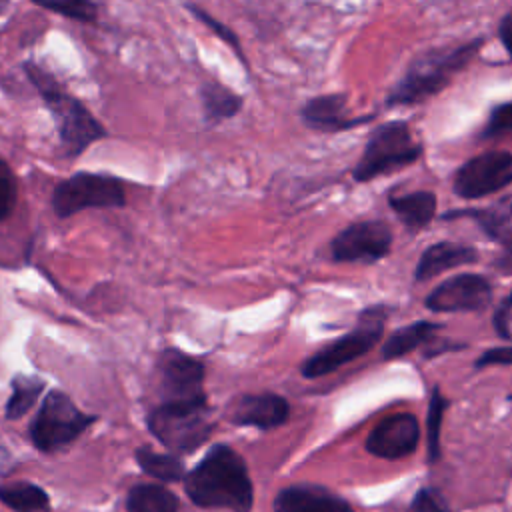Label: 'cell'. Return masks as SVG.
<instances>
[{
	"mask_svg": "<svg viewBox=\"0 0 512 512\" xmlns=\"http://www.w3.org/2000/svg\"><path fill=\"white\" fill-rule=\"evenodd\" d=\"M36 6L56 12L64 18L82 22V24H94L100 14L102 0H30Z\"/></svg>",
	"mask_w": 512,
	"mask_h": 512,
	"instance_id": "cell-25",
	"label": "cell"
},
{
	"mask_svg": "<svg viewBox=\"0 0 512 512\" xmlns=\"http://www.w3.org/2000/svg\"><path fill=\"white\" fill-rule=\"evenodd\" d=\"M42 386H44V382L40 378L24 376V374L14 376L12 396L6 402V418L16 420V418L24 416L34 406V402L38 400Z\"/></svg>",
	"mask_w": 512,
	"mask_h": 512,
	"instance_id": "cell-24",
	"label": "cell"
},
{
	"mask_svg": "<svg viewBox=\"0 0 512 512\" xmlns=\"http://www.w3.org/2000/svg\"><path fill=\"white\" fill-rule=\"evenodd\" d=\"M198 94H200L204 118L212 124L234 118L244 106V100L238 92L230 90L228 86H224L216 80H204L200 84Z\"/></svg>",
	"mask_w": 512,
	"mask_h": 512,
	"instance_id": "cell-18",
	"label": "cell"
},
{
	"mask_svg": "<svg viewBox=\"0 0 512 512\" xmlns=\"http://www.w3.org/2000/svg\"><path fill=\"white\" fill-rule=\"evenodd\" d=\"M448 406V400L440 394L438 388L432 390L430 404H428V458L430 462H436L440 458V424L444 410Z\"/></svg>",
	"mask_w": 512,
	"mask_h": 512,
	"instance_id": "cell-26",
	"label": "cell"
},
{
	"mask_svg": "<svg viewBox=\"0 0 512 512\" xmlns=\"http://www.w3.org/2000/svg\"><path fill=\"white\" fill-rule=\"evenodd\" d=\"M436 330H438V324H432V322H426V320L408 324V326L400 328L398 332H394V334L384 342V346H382V356H384L386 360L404 356V354L412 352L414 348L422 346L424 342H428V340L434 336Z\"/></svg>",
	"mask_w": 512,
	"mask_h": 512,
	"instance_id": "cell-21",
	"label": "cell"
},
{
	"mask_svg": "<svg viewBox=\"0 0 512 512\" xmlns=\"http://www.w3.org/2000/svg\"><path fill=\"white\" fill-rule=\"evenodd\" d=\"M126 204L124 184L110 174L76 172L62 180L52 192V208L68 218L86 208H120Z\"/></svg>",
	"mask_w": 512,
	"mask_h": 512,
	"instance_id": "cell-6",
	"label": "cell"
},
{
	"mask_svg": "<svg viewBox=\"0 0 512 512\" xmlns=\"http://www.w3.org/2000/svg\"><path fill=\"white\" fill-rule=\"evenodd\" d=\"M274 512H354L346 500L324 486L296 484L274 498Z\"/></svg>",
	"mask_w": 512,
	"mask_h": 512,
	"instance_id": "cell-15",
	"label": "cell"
},
{
	"mask_svg": "<svg viewBox=\"0 0 512 512\" xmlns=\"http://www.w3.org/2000/svg\"><path fill=\"white\" fill-rule=\"evenodd\" d=\"M512 182V152L488 150L464 162L454 176V192L474 200L494 194Z\"/></svg>",
	"mask_w": 512,
	"mask_h": 512,
	"instance_id": "cell-9",
	"label": "cell"
},
{
	"mask_svg": "<svg viewBox=\"0 0 512 512\" xmlns=\"http://www.w3.org/2000/svg\"><path fill=\"white\" fill-rule=\"evenodd\" d=\"M0 500L16 512H46L50 508L48 494L32 482H8L0 486Z\"/></svg>",
	"mask_w": 512,
	"mask_h": 512,
	"instance_id": "cell-20",
	"label": "cell"
},
{
	"mask_svg": "<svg viewBox=\"0 0 512 512\" xmlns=\"http://www.w3.org/2000/svg\"><path fill=\"white\" fill-rule=\"evenodd\" d=\"M390 208L408 228H422L426 226L436 212V194L428 190L398 194L388 198Z\"/></svg>",
	"mask_w": 512,
	"mask_h": 512,
	"instance_id": "cell-19",
	"label": "cell"
},
{
	"mask_svg": "<svg viewBox=\"0 0 512 512\" xmlns=\"http://www.w3.org/2000/svg\"><path fill=\"white\" fill-rule=\"evenodd\" d=\"M22 68L52 114L66 156L74 158L82 154L90 144L108 134L100 120L74 94L64 90V86L44 66L26 60Z\"/></svg>",
	"mask_w": 512,
	"mask_h": 512,
	"instance_id": "cell-2",
	"label": "cell"
},
{
	"mask_svg": "<svg viewBox=\"0 0 512 512\" xmlns=\"http://www.w3.org/2000/svg\"><path fill=\"white\" fill-rule=\"evenodd\" d=\"M494 328L504 340H512V292L494 314Z\"/></svg>",
	"mask_w": 512,
	"mask_h": 512,
	"instance_id": "cell-31",
	"label": "cell"
},
{
	"mask_svg": "<svg viewBox=\"0 0 512 512\" xmlns=\"http://www.w3.org/2000/svg\"><path fill=\"white\" fill-rule=\"evenodd\" d=\"M126 506L128 512H176L178 498L164 486L138 484L130 490Z\"/></svg>",
	"mask_w": 512,
	"mask_h": 512,
	"instance_id": "cell-22",
	"label": "cell"
},
{
	"mask_svg": "<svg viewBox=\"0 0 512 512\" xmlns=\"http://www.w3.org/2000/svg\"><path fill=\"white\" fill-rule=\"evenodd\" d=\"M478 258V252L472 246L466 244H456V242H438L428 246L416 266L414 278L416 280H428L434 278L450 268L470 264Z\"/></svg>",
	"mask_w": 512,
	"mask_h": 512,
	"instance_id": "cell-17",
	"label": "cell"
},
{
	"mask_svg": "<svg viewBox=\"0 0 512 512\" xmlns=\"http://www.w3.org/2000/svg\"><path fill=\"white\" fill-rule=\"evenodd\" d=\"M420 428L412 414H394L378 422L366 438V450L374 456L396 460L414 452Z\"/></svg>",
	"mask_w": 512,
	"mask_h": 512,
	"instance_id": "cell-13",
	"label": "cell"
},
{
	"mask_svg": "<svg viewBox=\"0 0 512 512\" xmlns=\"http://www.w3.org/2000/svg\"><path fill=\"white\" fill-rule=\"evenodd\" d=\"M502 246H504V250H502V256H500L498 264L504 266V268H508V270H512V232H508V234L502 238Z\"/></svg>",
	"mask_w": 512,
	"mask_h": 512,
	"instance_id": "cell-34",
	"label": "cell"
},
{
	"mask_svg": "<svg viewBox=\"0 0 512 512\" xmlns=\"http://www.w3.org/2000/svg\"><path fill=\"white\" fill-rule=\"evenodd\" d=\"M18 184L12 168L0 158V220L8 218L16 206Z\"/></svg>",
	"mask_w": 512,
	"mask_h": 512,
	"instance_id": "cell-27",
	"label": "cell"
},
{
	"mask_svg": "<svg viewBox=\"0 0 512 512\" xmlns=\"http://www.w3.org/2000/svg\"><path fill=\"white\" fill-rule=\"evenodd\" d=\"M508 132H512V100L492 108L480 136L482 138H498Z\"/></svg>",
	"mask_w": 512,
	"mask_h": 512,
	"instance_id": "cell-29",
	"label": "cell"
},
{
	"mask_svg": "<svg viewBox=\"0 0 512 512\" xmlns=\"http://www.w3.org/2000/svg\"><path fill=\"white\" fill-rule=\"evenodd\" d=\"M392 244L390 228L380 220H362L346 226L332 240V258L338 262H376Z\"/></svg>",
	"mask_w": 512,
	"mask_h": 512,
	"instance_id": "cell-10",
	"label": "cell"
},
{
	"mask_svg": "<svg viewBox=\"0 0 512 512\" xmlns=\"http://www.w3.org/2000/svg\"><path fill=\"white\" fill-rule=\"evenodd\" d=\"M410 512H450L446 508V504L442 502V498L438 496V492L430 490V488H422L414 500H412V508Z\"/></svg>",
	"mask_w": 512,
	"mask_h": 512,
	"instance_id": "cell-30",
	"label": "cell"
},
{
	"mask_svg": "<svg viewBox=\"0 0 512 512\" xmlns=\"http://www.w3.org/2000/svg\"><path fill=\"white\" fill-rule=\"evenodd\" d=\"M92 422L94 416L80 412L64 392L52 390L30 424V436L38 450L54 452L76 440Z\"/></svg>",
	"mask_w": 512,
	"mask_h": 512,
	"instance_id": "cell-7",
	"label": "cell"
},
{
	"mask_svg": "<svg viewBox=\"0 0 512 512\" xmlns=\"http://www.w3.org/2000/svg\"><path fill=\"white\" fill-rule=\"evenodd\" d=\"M134 456H136L140 468L144 472H148L150 476L158 478V480L176 482V480L184 478V464L178 456L160 454V452H154L152 448H146V446L138 448Z\"/></svg>",
	"mask_w": 512,
	"mask_h": 512,
	"instance_id": "cell-23",
	"label": "cell"
},
{
	"mask_svg": "<svg viewBox=\"0 0 512 512\" xmlns=\"http://www.w3.org/2000/svg\"><path fill=\"white\" fill-rule=\"evenodd\" d=\"M490 298L492 286L484 276L460 274L436 286L426 298V308L432 312H472L486 308Z\"/></svg>",
	"mask_w": 512,
	"mask_h": 512,
	"instance_id": "cell-12",
	"label": "cell"
},
{
	"mask_svg": "<svg viewBox=\"0 0 512 512\" xmlns=\"http://www.w3.org/2000/svg\"><path fill=\"white\" fill-rule=\"evenodd\" d=\"M150 432L174 452H192L212 432L206 398L186 402H162L148 414Z\"/></svg>",
	"mask_w": 512,
	"mask_h": 512,
	"instance_id": "cell-5",
	"label": "cell"
},
{
	"mask_svg": "<svg viewBox=\"0 0 512 512\" xmlns=\"http://www.w3.org/2000/svg\"><path fill=\"white\" fill-rule=\"evenodd\" d=\"M506 366L512 364V346H502V348H490L486 350L478 360L476 368H486V366Z\"/></svg>",
	"mask_w": 512,
	"mask_h": 512,
	"instance_id": "cell-32",
	"label": "cell"
},
{
	"mask_svg": "<svg viewBox=\"0 0 512 512\" xmlns=\"http://www.w3.org/2000/svg\"><path fill=\"white\" fill-rule=\"evenodd\" d=\"M482 38H474L450 50H430L418 56L388 94V106L418 104L438 94L480 50Z\"/></svg>",
	"mask_w": 512,
	"mask_h": 512,
	"instance_id": "cell-3",
	"label": "cell"
},
{
	"mask_svg": "<svg viewBox=\"0 0 512 512\" xmlns=\"http://www.w3.org/2000/svg\"><path fill=\"white\" fill-rule=\"evenodd\" d=\"M498 34H500V40L506 48V52L512 56V14H506L500 22V28H498Z\"/></svg>",
	"mask_w": 512,
	"mask_h": 512,
	"instance_id": "cell-33",
	"label": "cell"
},
{
	"mask_svg": "<svg viewBox=\"0 0 512 512\" xmlns=\"http://www.w3.org/2000/svg\"><path fill=\"white\" fill-rule=\"evenodd\" d=\"M380 336H382V312L366 310L362 314L360 326L354 332L330 342L328 346H324L322 350L312 354L302 364V374L306 378H318V376L330 374V372L338 370L340 366H344V364L360 358L368 350H372L374 344H378Z\"/></svg>",
	"mask_w": 512,
	"mask_h": 512,
	"instance_id": "cell-8",
	"label": "cell"
},
{
	"mask_svg": "<svg viewBox=\"0 0 512 512\" xmlns=\"http://www.w3.org/2000/svg\"><path fill=\"white\" fill-rule=\"evenodd\" d=\"M6 2H8V0H0V12H2V10H4V6H6Z\"/></svg>",
	"mask_w": 512,
	"mask_h": 512,
	"instance_id": "cell-35",
	"label": "cell"
},
{
	"mask_svg": "<svg viewBox=\"0 0 512 512\" xmlns=\"http://www.w3.org/2000/svg\"><path fill=\"white\" fill-rule=\"evenodd\" d=\"M422 156V146L414 140L402 120L386 122L372 130L358 164L352 170L354 180L368 182L382 174L414 164Z\"/></svg>",
	"mask_w": 512,
	"mask_h": 512,
	"instance_id": "cell-4",
	"label": "cell"
},
{
	"mask_svg": "<svg viewBox=\"0 0 512 512\" xmlns=\"http://www.w3.org/2000/svg\"><path fill=\"white\" fill-rule=\"evenodd\" d=\"M160 370V388L164 394V402H186L200 400L204 366L200 360L180 352V350H164L158 362Z\"/></svg>",
	"mask_w": 512,
	"mask_h": 512,
	"instance_id": "cell-11",
	"label": "cell"
},
{
	"mask_svg": "<svg viewBox=\"0 0 512 512\" xmlns=\"http://www.w3.org/2000/svg\"><path fill=\"white\" fill-rule=\"evenodd\" d=\"M288 402L278 394H250L240 398L232 420L240 426L276 428L288 418Z\"/></svg>",
	"mask_w": 512,
	"mask_h": 512,
	"instance_id": "cell-16",
	"label": "cell"
},
{
	"mask_svg": "<svg viewBox=\"0 0 512 512\" xmlns=\"http://www.w3.org/2000/svg\"><path fill=\"white\" fill-rule=\"evenodd\" d=\"M302 122L320 132H342L368 122L372 116L352 118L348 116L346 94H322L310 98L300 110Z\"/></svg>",
	"mask_w": 512,
	"mask_h": 512,
	"instance_id": "cell-14",
	"label": "cell"
},
{
	"mask_svg": "<svg viewBox=\"0 0 512 512\" xmlns=\"http://www.w3.org/2000/svg\"><path fill=\"white\" fill-rule=\"evenodd\" d=\"M186 492L196 506L250 512L252 482L242 456L230 446L216 444L184 478Z\"/></svg>",
	"mask_w": 512,
	"mask_h": 512,
	"instance_id": "cell-1",
	"label": "cell"
},
{
	"mask_svg": "<svg viewBox=\"0 0 512 512\" xmlns=\"http://www.w3.org/2000/svg\"><path fill=\"white\" fill-rule=\"evenodd\" d=\"M508 400H510V402H512V394H510V396H508Z\"/></svg>",
	"mask_w": 512,
	"mask_h": 512,
	"instance_id": "cell-36",
	"label": "cell"
},
{
	"mask_svg": "<svg viewBox=\"0 0 512 512\" xmlns=\"http://www.w3.org/2000/svg\"><path fill=\"white\" fill-rule=\"evenodd\" d=\"M188 10H190V12H192L200 22H204V24L212 30V34H216L222 42H226L228 46H232V50L236 52V56L246 64L244 54H242V48H240V42H238L236 34H234L228 26H224V24H222V22H218L214 16H210L206 10H202V8L194 6V4H188Z\"/></svg>",
	"mask_w": 512,
	"mask_h": 512,
	"instance_id": "cell-28",
	"label": "cell"
}]
</instances>
